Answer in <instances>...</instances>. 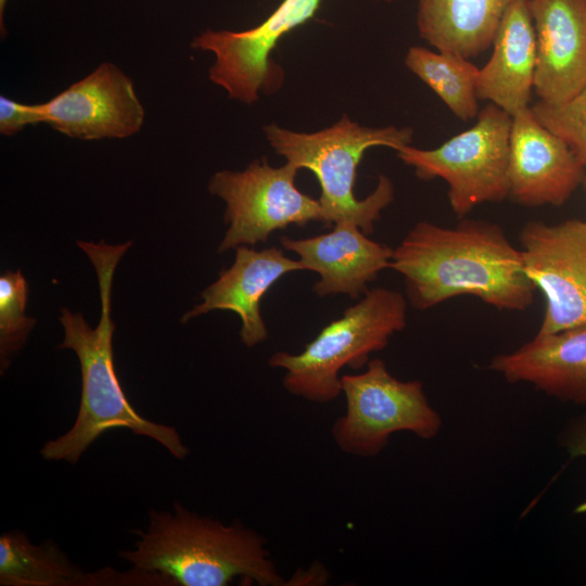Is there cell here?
Returning a JSON list of instances; mask_svg holds the SVG:
<instances>
[{"label":"cell","instance_id":"obj_1","mask_svg":"<svg viewBox=\"0 0 586 586\" xmlns=\"http://www.w3.org/2000/svg\"><path fill=\"white\" fill-rule=\"evenodd\" d=\"M390 268L402 275L418 310L469 295L498 310L524 311L536 292L521 250L498 224L483 219L450 228L418 221L393 249Z\"/></svg>","mask_w":586,"mask_h":586},{"label":"cell","instance_id":"obj_2","mask_svg":"<svg viewBox=\"0 0 586 586\" xmlns=\"http://www.w3.org/2000/svg\"><path fill=\"white\" fill-rule=\"evenodd\" d=\"M131 241L109 245L78 241L97 271L101 316L91 328L80 313L63 308L60 322L64 330L59 348H68L78 357L81 372V396L73 426L55 440L44 443L40 455L48 461H66L76 464L87 448L104 432L128 429L137 435L154 440L175 458L183 460L189 448L178 431L170 425L145 419L128 402L114 367L113 332L111 318L112 281L117 263L131 245Z\"/></svg>","mask_w":586,"mask_h":586},{"label":"cell","instance_id":"obj_3","mask_svg":"<svg viewBox=\"0 0 586 586\" xmlns=\"http://www.w3.org/2000/svg\"><path fill=\"white\" fill-rule=\"evenodd\" d=\"M149 524L133 530L135 548L118 556L138 571L179 586H227L237 577L260 586L284 585L264 536L241 523L200 517L179 502L171 511L150 510Z\"/></svg>","mask_w":586,"mask_h":586},{"label":"cell","instance_id":"obj_4","mask_svg":"<svg viewBox=\"0 0 586 586\" xmlns=\"http://www.w3.org/2000/svg\"><path fill=\"white\" fill-rule=\"evenodd\" d=\"M275 152L298 169L310 170L317 178L318 199L323 224L353 222L370 234L382 211L394 200L392 180L381 175L373 192L362 200L355 196L357 167L372 146H387L396 152L412 141L410 127H367L343 115L339 122L316 132H296L276 124L264 127Z\"/></svg>","mask_w":586,"mask_h":586},{"label":"cell","instance_id":"obj_5","mask_svg":"<svg viewBox=\"0 0 586 586\" xmlns=\"http://www.w3.org/2000/svg\"><path fill=\"white\" fill-rule=\"evenodd\" d=\"M407 298L386 288L368 290L297 354L276 352L270 367L284 370L282 384L292 395L329 403L342 393L340 372L359 369L370 354L385 348L407 323Z\"/></svg>","mask_w":586,"mask_h":586},{"label":"cell","instance_id":"obj_6","mask_svg":"<svg viewBox=\"0 0 586 586\" xmlns=\"http://www.w3.org/2000/svg\"><path fill=\"white\" fill-rule=\"evenodd\" d=\"M346 411L335 420L331 434L346 454L373 457L396 432L434 438L442 429L440 413L430 405L421 381H402L380 358L367 362L361 373L341 375Z\"/></svg>","mask_w":586,"mask_h":586},{"label":"cell","instance_id":"obj_7","mask_svg":"<svg viewBox=\"0 0 586 586\" xmlns=\"http://www.w3.org/2000/svg\"><path fill=\"white\" fill-rule=\"evenodd\" d=\"M476 123L436 149L406 145L399 160L412 167L419 179H444L451 211L463 218L475 206L501 202L509 196L508 164L512 116L487 104Z\"/></svg>","mask_w":586,"mask_h":586},{"label":"cell","instance_id":"obj_8","mask_svg":"<svg viewBox=\"0 0 586 586\" xmlns=\"http://www.w3.org/2000/svg\"><path fill=\"white\" fill-rule=\"evenodd\" d=\"M297 171L290 163L272 167L264 158L243 170H220L212 176L209 192L226 203L228 229L218 247L220 253L266 242L272 232L291 225L323 224L319 200L296 187Z\"/></svg>","mask_w":586,"mask_h":586},{"label":"cell","instance_id":"obj_9","mask_svg":"<svg viewBox=\"0 0 586 586\" xmlns=\"http://www.w3.org/2000/svg\"><path fill=\"white\" fill-rule=\"evenodd\" d=\"M519 241L524 271L545 298L536 334L586 326V221L530 220Z\"/></svg>","mask_w":586,"mask_h":586},{"label":"cell","instance_id":"obj_10","mask_svg":"<svg viewBox=\"0 0 586 586\" xmlns=\"http://www.w3.org/2000/svg\"><path fill=\"white\" fill-rule=\"evenodd\" d=\"M320 1L283 0L257 26L240 31L206 29L193 38L191 47L214 53L208 71L213 84L230 99L252 104L260 92H273L281 86L282 69L270 54L285 34L313 18Z\"/></svg>","mask_w":586,"mask_h":586},{"label":"cell","instance_id":"obj_11","mask_svg":"<svg viewBox=\"0 0 586 586\" xmlns=\"http://www.w3.org/2000/svg\"><path fill=\"white\" fill-rule=\"evenodd\" d=\"M41 112L42 124L80 140L131 137L145 117L133 81L111 62L41 103Z\"/></svg>","mask_w":586,"mask_h":586},{"label":"cell","instance_id":"obj_12","mask_svg":"<svg viewBox=\"0 0 586 586\" xmlns=\"http://www.w3.org/2000/svg\"><path fill=\"white\" fill-rule=\"evenodd\" d=\"M586 177L576 153L535 117L531 106L512 116L509 196L527 207L564 204Z\"/></svg>","mask_w":586,"mask_h":586},{"label":"cell","instance_id":"obj_13","mask_svg":"<svg viewBox=\"0 0 586 586\" xmlns=\"http://www.w3.org/2000/svg\"><path fill=\"white\" fill-rule=\"evenodd\" d=\"M536 35L534 91L560 105L586 86V0H528Z\"/></svg>","mask_w":586,"mask_h":586},{"label":"cell","instance_id":"obj_14","mask_svg":"<svg viewBox=\"0 0 586 586\" xmlns=\"http://www.w3.org/2000/svg\"><path fill=\"white\" fill-rule=\"evenodd\" d=\"M282 247L293 252L303 270L319 276L313 290L320 296L344 294L358 298L368 291L379 272L390 268L393 249L368 238L353 222H337L327 233L310 238H280Z\"/></svg>","mask_w":586,"mask_h":586},{"label":"cell","instance_id":"obj_15","mask_svg":"<svg viewBox=\"0 0 586 586\" xmlns=\"http://www.w3.org/2000/svg\"><path fill=\"white\" fill-rule=\"evenodd\" d=\"M298 270H303L300 260L278 247L258 251L240 245L235 249L233 264L201 293L202 302L188 310L181 321L212 310L233 311L241 319V342L254 347L269 335L260 313L262 298L280 278Z\"/></svg>","mask_w":586,"mask_h":586},{"label":"cell","instance_id":"obj_16","mask_svg":"<svg viewBox=\"0 0 586 586\" xmlns=\"http://www.w3.org/2000/svg\"><path fill=\"white\" fill-rule=\"evenodd\" d=\"M488 368L509 383H527L563 403L586 407V326L538 335Z\"/></svg>","mask_w":586,"mask_h":586},{"label":"cell","instance_id":"obj_17","mask_svg":"<svg viewBox=\"0 0 586 586\" xmlns=\"http://www.w3.org/2000/svg\"><path fill=\"white\" fill-rule=\"evenodd\" d=\"M492 46L493 53L479 72L476 95L514 116L528 107L534 90L536 35L528 0H512Z\"/></svg>","mask_w":586,"mask_h":586},{"label":"cell","instance_id":"obj_18","mask_svg":"<svg viewBox=\"0 0 586 586\" xmlns=\"http://www.w3.org/2000/svg\"><path fill=\"white\" fill-rule=\"evenodd\" d=\"M512 0H419V35L441 52L472 59L493 44Z\"/></svg>","mask_w":586,"mask_h":586},{"label":"cell","instance_id":"obj_19","mask_svg":"<svg viewBox=\"0 0 586 586\" xmlns=\"http://www.w3.org/2000/svg\"><path fill=\"white\" fill-rule=\"evenodd\" d=\"M1 586H86L91 573L73 563L52 539L31 543L21 531L0 536Z\"/></svg>","mask_w":586,"mask_h":586},{"label":"cell","instance_id":"obj_20","mask_svg":"<svg viewBox=\"0 0 586 586\" xmlns=\"http://www.w3.org/2000/svg\"><path fill=\"white\" fill-rule=\"evenodd\" d=\"M405 65L441 98L457 118L467 122L477 116L480 68L469 59L451 52L411 47L405 56Z\"/></svg>","mask_w":586,"mask_h":586},{"label":"cell","instance_id":"obj_21","mask_svg":"<svg viewBox=\"0 0 586 586\" xmlns=\"http://www.w3.org/2000/svg\"><path fill=\"white\" fill-rule=\"evenodd\" d=\"M28 284L21 270L0 277V359L1 371L10 365L30 333L36 320L25 316Z\"/></svg>","mask_w":586,"mask_h":586},{"label":"cell","instance_id":"obj_22","mask_svg":"<svg viewBox=\"0 0 586 586\" xmlns=\"http://www.w3.org/2000/svg\"><path fill=\"white\" fill-rule=\"evenodd\" d=\"M531 110L540 124L568 143L586 168V86L560 105L538 101Z\"/></svg>","mask_w":586,"mask_h":586},{"label":"cell","instance_id":"obj_23","mask_svg":"<svg viewBox=\"0 0 586 586\" xmlns=\"http://www.w3.org/2000/svg\"><path fill=\"white\" fill-rule=\"evenodd\" d=\"M42 124L41 103H22L7 95H0V133L15 136L27 126Z\"/></svg>","mask_w":586,"mask_h":586},{"label":"cell","instance_id":"obj_24","mask_svg":"<svg viewBox=\"0 0 586 586\" xmlns=\"http://www.w3.org/2000/svg\"><path fill=\"white\" fill-rule=\"evenodd\" d=\"M559 442L570 458L586 457V413L568 421Z\"/></svg>","mask_w":586,"mask_h":586},{"label":"cell","instance_id":"obj_25","mask_svg":"<svg viewBox=\"0 0 586 586\" xmlns=\"http://www.w3.org/2000/svg\"><path fill=\"white\" fill-rule=\"evenodd\" d=\"M328 581V573L327 570L320 565V564H314L310 568V572L308 571H302V573H295L294 578L291 579L288 585H294L295 582H298L296 585H305L306 584H313L315 585H321L324 584Z\"/></svg>","mask_w":586,"mask_h":586},{"label":"cell","instance_id":"obj_26","mask_svg":"<svg viewBox=\"0 0 586 586\" xmlns=\"http://www.w3.org/2000/svg\"><path fill=\"white\" fill-rule=\"evenodd\" d=\"M8 0H0V33L1 37H5V24H4V13L7 8Z\"/></svg>","mask_w":586,"mask_h":586}]
</instances>
